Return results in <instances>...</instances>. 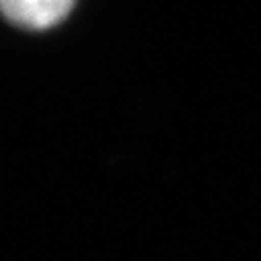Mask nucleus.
Returning a JSON list of instances; mask_svg holds the SVG:
<instances>
[{
  "label": "nucleus",
  "instance_id": "obj_1",
  "mask_svg": "<svg viewBox=\"0 0 261 261\" xmlns=\"http://www.w3.org/2000/svg\"><path fill=\"white\" fill-rule=\"evenodd\" d=\"M74 0H3L5 15L27 29H47L70 13Z\"/></svg>",
  "mask_w": 261,
  "mask_h": 261
}]
</instances>
